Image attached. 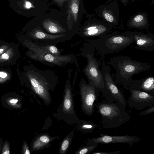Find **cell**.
I'll list each match as a JSON object with an SVG mask.
<instances>
[{"label": "cell", "mask_w": 154, "mask_h": 154, "mask_svg": "<svg viewBox=\"0 0 154 154\" xmlns=\"http://www.w3.org/2000/svg\"><path fill=\"white\" fill-rule=\"evenodd\" d=\"M33 39L38 42H44L45 44H52L69 40L66 34H51L44 32L39 27L34 29L30 33Z\"/></svg>", "instance_id": "obj_15"}, {"label": "cell", "mask_w": 154, "mask_h": 154, "mask_svg": "<svg viewBox=\"0 0 154 154\" xmlns=\"http://www.w3.org/2000/svg\"><path fill=\"white\" fill-rule=\"evenodd\" d=\"M54 1L60 6H62L63 4L66 1V0H54Z\"/></svg>", "instance_id": "obj_31"}, {"label": "cell", "mask_w": 154, "mask_h": 154, "mask_svg": "<svg viewBox=\"0 0 154 154\" xmlns=\"http://www.w3.org/2000/svg\"><path fill=\"white\" fill-rule=\"evenodd\" d=\"M77 124V130L83 134L92 133L98 126L90 121L84 120H80Z\"/></svg>", "instance_id": "obj_20"}, {"label": "cell", "mask_w": 154, "mask_h": 154, "mask_svg": "<svg viewBox=\"0 0 154 154\" xmlns=\"http://www.w3.org/2000/svg\"><path fill=\"white\" fill-rule=\"evenodd\" d=\"M74 130L71 131L61 142L59 150L60 154H65L68 150L74 135Z\"/></svg>", "instance_id": "obj_21"}, {"label": "cell", "mask_w": 154, "mask_h": 154, "mask_svg": "<svg viewBox=\"0 0 154 154\" xmlns=\"http://www.w3.org/2000/svg\"><path fill=\"white\" fill-rule=\"evenodd\" d=\"M28 45L31 50L29 55L35 60L52 67L55 65L63 66L69 63L74 64L79 71L76 57L72 53L56 56L48 52L37 44L29 42Z\"/></svg>", "instance_id": "obj_5"}, {"label": "cell", "mask_w": 154, "mask_h": 154, "mask_svg": "<svg viewBox=\"0 0 154 154\" xmlns=\"http://www.w3.org/2000/svg\"><path fill=\"white\" fill-rule=\"evenodd\" d=\"M120 152L121 151H120L108 152H97L92 153L91 154H119Z\"/></svg>", "instance_id": "obj_27"}, {"label": "cell", "mask_w": 154, "mask_h": 154, "mask_svg": "<svg viewBox=\"0 0 154 154\" xmlns=\"http://www.w3.org/2000/svg\"><path fill=\"white\" fill-rule=\"evenodd\" d=\"M23 153L24 154H30V152L27 144L25 143L23 145Z\"/></svg>", "instance_id": "obj_30"}, {"label": "cell", "mask_w": 154, "mask_h": 154, "mask_svg": "<svg viewBox=\"0 0 154 154\" xmlns=\"http://www.w3.org/2000/svg\"><path fill=\"white\" fill-rule=\"evenodd\" d=\"M18 100L17 99H13L10 101V102L12 103L15 104L18 102Z\"/></svg>", "instance_id": "obj_34"}, {"label": "cell", "mask_w": 154, "mask_h": 154, "mask_svg": "<svg viewBox=\"0 0 154 154\" xmlns=\"http://www.w3.org/2000/svg\"><path fill=\"white\" fill-rule=\"evenodd\" d=\"M98 143L87 144V145L80 147L75 152V154H89L97 147Z\"/></svg>", "instance_id": "obj_23"}, {"label": "cell", "mask_w": 154, "mask_h": 154, "mask_svg": "<svg viewBox=\"0 0 154 154\" xmlns=\"http://www.w3.org/2000/svg\"><path fill=\"white\" fill-rule=\"evenodd\" d=\"M72 70L68 71L62 102L57 112L53 116L61 119L70 124H77L80 120L76 115L74 108L73 95L72 92L71 78Z\"/></svg>", "instance_id": "obj_7"}, {"label": "cell", "mask_w": 154, "mask_h": 154, "mask_svg": "<svg viewBox=\"0 0 154 154\" xmlns=\"http://www.w3.org/2000/svg\"><path fill=\"white\" fill-rule=\"evenodd\" d=\"M95 49L91 44H86L83 50V56L87 59V63L82 70L88 82L91 83L100 90L105 88L103 77L99 67L102 60H99L95 57Z\"/></svg>", "instance_id": "obj_6"}, {"label": "cell", "mask_w": 154, "mask_h": 154, "mask_svg": "<svg viewBox=\"0 0 154 154\" xmlns=\"http://www.w3.org/2000/svg\"><path fill=\"white\" fill-rule=\"evenodd\" d=\"M94 105L101 116L98 126L100 129L118 128L130 119L131 116L126 111V107L118 103L104 99Z\"/></svg>", "instance_id": "obj_2"}, {"label": "cell", "mask_w": 154, "mask_h": 154, "mask_svg": "<svg viewBox=\"0 0 154 154\" xmlns=\"http://www.w3.org/2000/svg\"><path fill=\"white\" fill-rule=\"evenodd\" d=\"M106 64L111 65L115 69L114 78L125 89L131 84L134 75L147 71L151 67L149 63L133 60L127 55L113 57Z\"/></svg>", "instance_id": "obj_1"}, {"label": "cell", "mask_w": 154, "mask_h": 154, "mask_svg": "<svg viewBox=\"0 0 154 154\" xmlns=\"http://www.w3.org/2000/svg\"><path fill=\"white\" fill-rule=\"evenodd\" d=\"M140 140V138L138 137L133 135L110 136L103 134L92 139L88 138L86 144L94 143L103 144L125 143L128 144L130 146H131Z\"/></svg>", "instance_id": "obj_13"}, {"label": "cell", "mask_w": 154, "mask_h": 154, "mask_svg": "<svg viewBox=\"0 0 154 154\" xmlns=\"http://www.w3.org/2000/svg\"><path fill=\"white\" fill-rule=\"evenodd\" d=\"M98 17L113 28L123 29L118 0H109L95 10Z\"/></svg>", "instance_id": "obj_9"}, {"label": "cell", "mask_w": 154, "mask_h": 154, "mask_svg": "<svg viewBox=\"0 0 154 154\" xmlns=\"http://www.w3.org/2000/svg\"><path fill=\"white\" fill-rule=\"evenodd\" d=\"M24 8L26 9H29L31 8H35L33 5L29 1L25 0L23 4Z\"/></svg>", "instance_id": "obj_28"}, {"label": "cell", "mask_w": 154, "mask_h": 154, "mask_svg": "<svg viewBox=\"0 0 154 154\" xmlns=\"http://www.w3.org/2000/svg\"><path fill=\"white\" fill-rule=\"evenodd\" d=\"M4 51V50L3 49L1 48L0 49V55L3 53Z\"/></svg>", "instance_id": "obj_35"}, {"label": "cell", "mask_w": 154, "mask_h": 154, "mask_svg": "<svg viewBox=\"0 0 154 154\" xmlns=\"http://www.w3.org/2000/svg\"><path fill=\"white\" fill-rule=\"evenodd\" d=\"M120 1L125 6L129 4L133 3L135 1H141L144 2L145 0H120Z\"/></svg>", "instance_id": "obj_26"}, {"label": "cell", "mask_w": 154, "mask_h": 154, "mask_svg": "<svg viewBox=\"0 0 154 154\" xmlns=\"http://www.w3.org/2000/svg\"><path fill=\"white\" fill-rule=\"evenodd\" d=\"M128 87L154 96V76L151 75L141 79L132 80Z\"/></svg>", "instance_id": "obj_16"}, {"label": "cell", "mask_w": 154, "mask_h": 154, "mask_svg": "<svg viewBox=\"0 0 154 154\" xmlns=\"http://www.w3.org/2000/svg\"><path fill=\"white\" fill-rule=\"evenodd\" d=\"M142 111L140 114V116H145L153 113L154 112V105Z\"/></svg>", "instance_id": "obj_25"}, {"label": "cell", "mask_w": 154, "mask_h": 154, "mask_svg": "<svg viewBox=\"0 0 154 154\" xmlns=\"http://www.w3.org/2000/svg\"><path fill=\"white\" fill-rule=\"evenodd\" d=\"M58 137H51L48 133H41L38 135L32 142V149L33 151H38L47 148L51 143Z\"/></svg>", "instance_id": "obj_18"}, {"label": "cell", "mask_w": 154, "mask_h": 154, "mask_svg": "<svg viewBox=\"0 0 154 154\" xmlns=\"http://www.w3.org/2000/svg\"><path fill=\"white\" fill-rule=\"evenodd\" d=\"M125 89L131 93L128 100L127 101V104L130 108L140 110L154 105V95L128 86Z\"/></svg>", "instance_id": "obj_12"}, {"label": "cell", "mask_w": 154, "mask_h": 154, "mask_svg": "<svg viewBox=\"0 0 154 154\" xmlns=\"http://www.w3.org/2000/svg\"><path fill=\"white\" fill-rule=\"evenodd\" d=\"M10 153V151L9 149L8 143H6L4 146L2 154H9Z\"/></svg>", "instance_id": "obj_29"}, {"label": "cell", "mask_w": 154, "mask_h": 154, "mask_svg": "<svg viewBox=\"0 0 154 154\" xmlns=\"http://www.w3.org/2000/svg\"><path fill=\"white\" fill-rule=\"evenodd\" d=\"M131 36L136 43L135 48L140 50L148 51H154V34L137 31H126Z\"/></svg>", "instance_id": "obj_14"}, {"label": "cell", "mask_w": 154, "mask_h": 154, "mask_svg": "<svg viewBox=\"0 0 154 154\" xmlns=\"http://www.w3.org/2000/svg\"><path fill=\"white\" fill-rule=\"evenodd\" d=\"M126 26L129 29H147L149 26L147 13L139 12L134 14L128 19Z\"/></svg>", "instance_id": "obj_17"}, {"label": "cell", "mask_w": 154, "mask_h": 154, "mask_svg": "<svg viewBox=\"0 0 154 154\" xmlns=\"http://www.w3.org/2000/svg\"><path fill=\"white\" fill-rule=\"evenodd\" d=\"M100 70L103 77L105 88L100 90L106 100L109 102L115 101L126 108L127 100L121 91L116 85L114 80L113 75L111 74V69L108 65H106L104 59L102 61Z\"/></svg>", "instance_id": "obj_8"}, {"label": "cell", "mask_w": 154, "mask_h": 154, "mask_svg": "<svg viewBox=\"0 0 154 154\" xmlns=\"http://www.w3.org/2000/svg\"><path fill=\"white\" fill-rule=\"evenodd\" d=\"M40 46L43 49L48 52L56 56L61 55V50L58 49L57 47L54 45L45 44L44 45L40 44H37Z\"/></svg>", "instance_id": "obj_24"}, {"label": "cell", "mask_w": 154, "mask_h": 154, "mask_svg": "<svg viewBox=\"0 0 154 154\" xmlns=\"http://www.w3.org/2000/svg\"><path fill=\"white\" fill-rule=\"evenodd\" d=\"M7 76L6 73L3 72H0V77L3 78H6Z\"/></svg>", "instance_id": "obj_33"}, {"label": "cell", "mask_w": 154, "mask_h": 154, "mask_svg": "<svg viewBox=\"0 0 154 154\" xmlns=\"http://www.w3.org/2000/svg\"><path fill=\"white\" fill-rule=\"evenodd\" d=\"M1 58L5 60H7L9 58V55L6 53H4L1 56Z\"/></svg>", "instance_id": "obj_32"}, {"label": "cell", "mask_w": 154, "mask_h": 154, "mask_svg": "<svg viewBox=\"0 0 154 154\" xmlns=\"http://www.w3.org/2000/svg\"><path fill=\"white\" fill-rule=\"evenodd\" d=\"M28 74L32 88L46 106L52 102L50 93L53 91L57 83V76L51 71H43L35 68Z\"/></svg>", "instance_id": "obj_4"}, {"label": "cell", "mask_w": 154, "mask_h": 154, "mask_svg": "<svg viewBox=\"0 0 154 154\" xmlns=\"http://www.w3.org/2000/svg\"><path fill=\"white\" fill-rule=\"evenodd\" d=\"M113 28L101 19L94 18L88 22L80 32L82 37L101 38L111 32Z\"/></svg>", "instance_id": "obj_11"}, {"label": "cell", "mask_w": 154, "mask_h": 154, "mask_svg": "<svg viewBox=\"0 0 154 154\" xmlns=\"http://www.w3.org/2000/svg\"><path fill=\"white\" fill-rule=\"evenodd\" d=\"M87 41L97 51L102 60L105 55L118 52L135 42L134 38L126 31L120 32L117 31L98 39Z\"/></svg>", "instance_id": "obj_3"}, {"label": "cell", "mask_w": 154, "mask_h": 154, "mask_svg": "<svg viewBox=\"0 0 154 154\" xmlns=\"http://www.w3.org/2000/svg\"><path fill=\"white\" fill-rule=\"evenodd\" d=\"M42 24L44 28L50 33L60 34L67 32L65 28L50 20L46 19L43 21Z\"/></svg>", "instance_id": "obj_19"}, {"label": "cell", "mask_w": 154, "mask_h": 154, "mask_svg": "<svg viewBox=\"0 0 154 154\" xmlns=\"http://www.w3.org/2000/svg\"><path fill=\"white\" fill-rule=\"evenodd\" d=\"M79 0H71L69 7L75 23L77 22L79 9Z\"/></svg>", "instance_id": "obj_22"}, {"label": "cell", "mask_w": 154, "mask_h": 154, "mask_svg": "<svg viewBox=\"0 0 154 154\" xmlns=\"http://www.w3.org/2000/svg\"><path fill=\"white\" fill-rule=\"evenodd\" d=\"M79 87L81 109L85 115L90 116L94 111V102L98 99L99 95V89L91 82L87 83L83 78L80 81Z\"/></svg>", "instance_id": "obj_10"}]
</instances>
